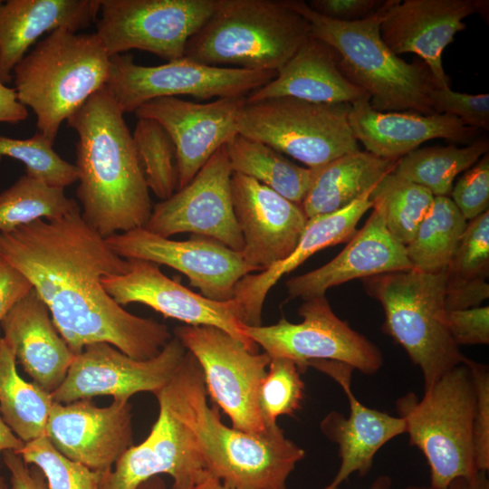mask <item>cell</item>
I'll use <instances>...</instances> for the list:
<instances>
[{
    "instance_id": "1",
    "label": "cell",
    "mask_w": 489,
    "mask_h": 489,
    "mask_svg": "<svg viewBox=\"0 0 489 489\" xmlns=\"http://www.w3.org/2000/svg\"><path fill=\"white\" fill-rule=\"evenodd\" d=\"M0 254L31 282L74 355L107 342L145 360L172 338L165 324L129 312L104 290L101 278L127 273L129 260L83 220L80 206L55 220L0 232Z\"/></svg>"
},
{
    "instance_id": "2",
    "label": "cell",
    "mask_w": 489,
    "mask_h": 489,
    "mask_svg": "<svg viewBox=\"0 0 489 489\" xmlns=\"http://www.w3.org/2000/svg\"><path fill=\"white\" fill-rule=\"evenodd\" d=\"M123 115L105 85L67 119L78 135L81 215L105 238L144 227L153 208Z\"/></svg>"
},
{
    "instance_id": "3",
    "label": "cell",
    "mask_w": 489,
    "mask_h": 489,
    "mask_svg": "<svg viewBox=\"0 0 489 489\" xmlns=\"http://www.w3.org/2000/svg\"><path fill=\"white\" fill-rule=\"evenodd\" d=\"M154 395L190 429L208 473L231 489H286L305 455L277 424L261 436L225 426L218 407L208 406L201 368L187 350L172 379Z\"/></svg>"
},
{
    "instance_id": "4",
    "label": "cell",
    "mask_w": 489,
    "mask_h": 489,
    "mask_svg": "<svg viewBox=\"0 0 489 489\" xmlns=\"http://www.w3.org/2000/svg\"><path fill=\"white\" fill-rule=\"evenodd\" d=\"M288 2L307 20L311 35L335 51L341 72L369 97L374 110L434 113L430 93L436 85L427 64L405 62L381 39L388 1L374 14L353 22L321 15L304 1Z\"/></svg>"
},
{
    "instance_id": "5",
    "label": "cell",
    "mask_w": 489,
    "mask_h": 489,
    "mask_svg": "<svg viewBox=\"0 0 489 489\" xmlns=\"http://www.w3.org/2000/svg\"><path fill=\"white\" fill-rule=\"evenodd\" d=\"M310 34L307 20L288 0H215L184 57L210 66L277 72Z\"/></svg>"
},
{
    "instance_id": "6",
    "label": "cell",
    "mask_w": 489,
    "mask_h": 489,
    "mask_svg": "<svg viewBox=\"0 0 489 489\" xmlns=\"http://www.w3.org/2000/svg\"><path fill=\"white\" fill-rule=\"evenodd\" d=\"M110 57L95 33L60 28L14 67L19 102L36 115L38 131L54 142L62 123L110 78Z\"/></svg>"
},
{
    "instance_id": "7",
    "label": "cell",
    "mask_w": 489,
    "mask_h": 489,
    "mask_svg": "<svg viewBox=\"0 0 489 489\" xmlns=\"http://www.w3.org/2000/svg\"><path fill=\"white\" fill-rule=\"evenodd\" d=\"M446 284V271L428 273L410 269L363 279L368 294L383 308V331L420 369L425 389L469 360L447 327Z\"/></svg>"
},
{
    "instance_id": "8",
    "label": "cell",
    "mask_w": 489,
    "mask_h": 489,
    "mask_svg": "<svg viewBox=\"0 0 489 489\" xmlns=\"http://www.w3.org/2000/svg\"><path fill=\"white\" fill-rule=\"evenodd\" d=\"M468 360L426 388L422 398L409 392L397 400L405 433L426 457L434 489L479 472L473 440L476 394Z\"/></svg>"
},
{
    "instance_id": "9",
    "label": "cell",
    "mask_w": 489,
    "mask_h": 489,
    "mask_svg": "<svg viewBox=\"0 0 489 489\" xmlns=\"http://www.w3.org/2000/svg\"><path fill=\"white\" fill-rule=\"evenodd\" d=\"M350 110L348 103L292 97L245 100L238 112L237 130L316 168L360 150L349 122Z\"/></svg>"
},
{
    "instance_id": "10",
    "label": "cell",
    "mask_w": 489,
    "mask_h": 489,
    "mask_svg": "<svg viewBox=\"0 0 489 489\" xmlns=\"http://www.w3.org/2000/svg\"><path fill=\"white\" fill-rule=\"evenodd\" d=\"M276 71L206 65L186 57L156 66L134 62L133 56L110 57L106 84L123 113L135 112L146 102L161 97L191 96L207 100L246 97L267 84Z\"/></svg>"
},
{
    "instance_id": "11",
    "label": "cell",
    "mask_w": 489,
    "mask_h": 489,
    "mask_svg": "<svg viewBox=\"0 0 489 489\" xmlns=\"http://www.w3.org/2000/svg\"><path fill=\"white\" fill-rule=\"evenodd\" d=\"M174 336L197 360L206 392L234 428L261 436L273 427H266L258 406V389L271 360L267 353L251 352L213 326H177Z\"/></svg>"
},
{
    "instance_id": "12",
    "label": "cell",
    "mask_w": 489,
    "mask_h": 489,
    "mask_svg": "<svg viewBox=\"0 0 489 489\" xmlns=\"http://www.w3.org/2000/svg\"><path fill=\"white\" fill-rule=\"evenodd\" d=\"M299 323L282 318L268 326L244 325V333L273 358H285L304 372L312 360H334L371 375L383 365L379 347L332 311L325 295L304 300Z\"/></svg>"
},
{
    "instance_id": "13",
    "label": "cell",
    "mask_w": 489,
    "mask_h": 489,
    "mask_svg": "<svg viewBox=\"0 0 489 489\" xmlns=\"http://www.w3.org/2000/svg\"><path fill=\"white\" fill-rule=\"evenodd\" d=\"M95 32L110 57L129 50L167 62L184 57L189 38L206 22L215 0H100Z\"/></svg>"
},
{
    "instance_id": "14",
    "label": "cell",
    "mask_w": 489,
    "mask_h": 489,
    "mask_svg": "<svg viewBox=\"0 0 489 489\" xmlns=\"http://www.w3.org/2000/svg\"><path fill=\"white\" fill-rule=\"evenodd\" d=\"M186 353L175 336L156 357L145 360L107 342L89 344L74 356L65 379L51 396L53 402L66 404L101 395L129 401L139 392L156 393L172 379Z\"/></svg>"
},
{
    "instance_id": "15",
    "label": "cell",
    "mask_w": 489,
    "mask_h": 489,
    "mask_svg": "<svg viewBox=\"0 0 489 489\" xmlns=\"http://www.w3.org/2000/svg\"><path fill=\"white\" fill-rule=\"evenodd\" d=\"M106 241L122 258L176 269L203 296L215 301L233 299L239 280L256 272L244 262L241 252L202 235H193L188 240L177 241L139 227L114 234Z\"/></svg>"
},
{
    "instance_id": "16",
    "label": "cell",
    "mask_w": 489,
    "mask_h": 489,
    "mask_svg": "<svg viewBox=\"0 0 489 489\" xmlns=\"http://www.w3.org/2000/svg\"><path fill=\"white\" fill-rule=\"evenodd\" d=\"M232 174L224 145L187 185L153 206L144 228L168 238L180 233H192L242 252L244 240L232 202Z\"/></svg>"
},
{
    "instance_id": "17",
    "label": "cell",
    "mask_w": 489,
    "mask_h": 489,
    "mask_svg": "<svg viewBox=\"0 0 489 489\" xmlns=\"http://www.w3.org/2000/svg\"><path fill=\"white\" fill-rule=\"evenodd\" d=\"M128 260L130 268L127 273L101 278L104 290L118 304L142 303L187 325L216 327L251 352H258V346L244 333L240 307L235 299L211 300L168 277L154 263Z\"/></svg>"
},
{
    "instance_id": "18",
    "label": "cell",
    "mask_w": 489,
    "mask_h": 489,
    "mask_svg": "<svg viewBox=\"0 0 489 489\" xmlns=\"http://www.w3.org/2000/svg\"><path fill=\"white\" fill-rule=\"evenodd\" d=\"M157 399L159 413L150 433L101 474L99 489H136L161 474L173 478L169 489H191L210 475L190 429L164 399Z\"/></svg>"
},
{
    "instance_id": "19",
    "label": "cell",
    "mask_w": 489,
    "mask_h": 489,
    "mask_svg": "<svg viewBox=\"0 0 489 489\" xmlns=\"http://www.w3.org/2000/svg\"><path fill=\"white\" fill-rule=\"evenodd\" d=\"M245 100L244 96H235L197 103L178 97H161L146 102L135 114L158 121L171 138L181 188L218 149L238 134L237 116Z\"/></svg>"
},
{
    "instance_id": "20",
    "label": "cell",
    "mask_w": 489,
    "mask_h": 489,
    "mask_svg": "<svg viewBox=\"0 0 489 489\" xmlns=\"http://www.w3.org/2000/svg\"><path fill=\"white\" fill-rule=\"evenodd\" d=\"M131 417L129 401L113 399L104 408L91 399L53 402L45 436L65 457L103 473L132 446Z\"/></svg>"
},
{
    "instance_id": "21",
    "label": "cell",
    "mask_w": 489,
    "mask_h": 489,
    "mask_svg": "<svg viewBox=\"0 0 489 489\" xmlns=\"http://www.w3.org/2000/svg\"><path fill=\"white\" fill-rule=\"evenodd\" d=\"M231 195L244 240L241 254L244 262L261 272L286 259L308 220L302 206L252 177L234 172Z\"/></svg>"
},
{
    "instance_id": "22",
    "label": "cell",
    "mask_w": 489,
    "mask_h": 489,
    "mask_svg": "<svg viewBox=\"0 0 489 489\" xmlns=\"http://www.w3.org/2000/svg\"><path fill=\"white\" fill-rule=\"evenodd\" d=\"M484 6L485 1L479 0H388L380 36L395 54L421 57L436 87L450 86L442 53L465 28L463 20Z\"/></svg>"
},
{
    "instance_id": "23",
    "label": "cell",
    "mask_w": 489,
    "mask_h": 489,
    "mask_svg": "<svg viewBox=\"0 0 489 489\" xmlns=\"http://www.w3.org/2000/svg\"><path fill=\"white\" fill-rule=\"evenodd\" d=\"M308 367L326 374L337 382L350 406L346 417L337 411L330 412L321 422L322 433L338 445L340 468L325 489H338L353 473L364 476L371 468L377 452L388 441L406 432L399 417L366 407L351 390L353 368L334 360H312Z\"/></svg>"
},
{
    "instance_id": "24",
    "label": "cell",
    "mask_w": 489,
    "mask_h": 489,
    "mask_svg": "<svg viewBox=\"0 0 489 489\" xmlns=\"http://www.w3.org/2000/svg\"><path fill=\"white\" fill-rule=\"evenodd\" d=\"M410 269L406 246L391 235L379 212L373 209L363 227L338 255L285 284L289 299L304 301L323 296L330 288L355 279Z\"/></svg>"
},
{
    "instance_id": "25",
    "label": "cell",
    "mask_w": 489,
    "mask_h": 489,
    "mask_svg": "<svg viewBox=\"0 0 489 489\" xmlns=\"http://www.w3.org/2000/svg\"><path fill=\"white\" fill-rule=\"evenodd\" d=\"M349 122L357 141L366 151L382 158L398 160L433 139L473 142L479 129L465 126L448 114L408 111H378L369 99L350 104Z\"/></svg>"
},
{
    "instance_id": "26",
    "label": "cell",
    "mask_w": 489,
    "mask_h": 489,
    "mask_svg": "<svg viewBox=\"0 0 489 489\" xmlns=\"http://www.w3.org/2000/svg\"><path fill=\"white\" fill-rule=\"evenodd\" d=\"M370 191L338 211L308 218L295 249L286 259L239 280L233 299L239 304L241 321L244 325H262L265 298L283 275L321 249L347 242L353 236L360 218L372 208Z\"/></svg>"
},
{
    "instance_id": "27",
    "label": "cell",
    "mask_w": 489,
    "mask_h": 489,
    "mask_svg": "<svg viewBox=\"0 0 489 489\" xmlns=\"http://www.w3.org/2000/svg\"><path fill=\"white\" fill-rule=\"evenodd\" d=\"M16 362L33 382L53 392L65 379L74 354L57 331L48 307L33 288L0 322Z\"/></svg>"
},
{
    "instance_id": "28",
    "label": "cell",
    "mask_w": 489,
    "mask_h": 489,
    "mask_svg": "<svg viewBox=\"0 0 489 489\" xmlns=\"http://www.w3.org/2000/svg\"><path fill=\"white\" fill-rule=\"evenodd\" d=\"M100 0H8L0 2V82L13 80L14 67L43 34L87 28L100 13Z\"/></svg>"
},
{
    "instance_id": "29",
    "label": "cell",
    "mask_w": 489,
    "mask_h": 489,
    "mask_svg": "<svg viewBox=\"0 0 489 489\" xmlns=\"http://www.w3.org/2000/svg\"><path fill=\"white\" fill-rule=\"evenodd\" d=\"M275 97L348 104L361 99L369 100L361 89L343 75L335 51L311 34L277 70L276 76L250 92L246 100L252 101Z\"/></svg>"
},
{
    "instance_id": "30",
    "label": "cell",
    "mask_w": 489,
    "mask_h": 489,
    "mask_svg": "<svg viewBox=\"0 0 489 489\" xmlns=\"http://www.w3.org/2000/svg\"><path fill=\"white\" fill-rule=\"evenodd\" d=\"M398 160L357 150L314 168L313 180L301 205L307 218L349 206L393 171Z\"/></svg>"
},
{
    "instance_id": "31",
    "label": "cell",
    "mask_w": 489,
    "mask_h": 489,
    "mask_svg": "<svg viewBox=\"0 0 489 489\" xmlns=\"http://www.w3.org/2000/svg\"><path fill=\"white\" fill-rule=\"evenodd\" d=\"M225 147L234 173L252 177L302 205L313 180L314 168L300 166L273 148L240 134Z\"/></svg>"
},
{
    "instance_id": "32",
    "label": "cell",
    "mask_w": 489,
    "mask_h": 489,
    "mask_svg": "<svg viewBox=\"0 0 489 489\" xmlns=\"http://www.w3.org/2000/svg\"><path fill=\"white\" fill-rule=\"evenodd\" d=\"M14 351L0 336V414L4 422L23 442L45 436L53 400L51 393L17 372Z\"/></svg>"
},
{
    "instance_id": "33",
    "label": "cell",
    "mask_w": 489,
    "mask_h": 489,
    "mask_svg": "<svg viewBox=\"0 0 489 489\" xmlns=\"http://www.w3.org/2000/svg\"><path fill=\"white\" fill-rule=\"evenodd\" d=\"M488 149L489 141L484 138L462 148L449 145L417 149L400 158L393 171L427 188L434 197H449L456 176L473 167Z\"/></svg>"
},
{
    "instance_id": "34",
    "label": "cell",
    "mask_w": 489,
    "mask_h": 489,
    "mask_svg": "<svg viewBox=\"0 0 489 489\" xmlns=\"http://www.w3.org/2000/svg\"><path fill=\"white\" fill-rule=\"evenodd\" d=\"M467 221L449 197H434L432 206L406 245L408 259L416 271H446Z\"/></svg>"
},
{
    "instance_id": "35",
    "label": "cell",
    "mask_w": 489,
    "mask_h": 489,
    "mask_svg": "<svg viewBox=\"0 0 489 489\" xmlns=\"http://www.w3.org/2000/svg\"><path fill=\"white\" fill-rule=\"evenodd\" d=\"M369 200L372 208L381 215L388 231L406 246L429 212L434 196L427 188L391 171L375 185Z\"/></svg>"
},
{
    "instance_id": "36",
    "label": "cell",
    "mask_w": 489,
    "mask_h": 489,
    "mask_svg": "<svg viewBox=\"0 0 489 489\" xmlns=\"http://www.w3.org/2000/svg\"><path fill=\"white\" fill-rule=\"evenodd\" d=\"M80 205L63 188L48 186L26 174L0 192V232H9L38 219L61 218Z\"/></svg>"
},
{
    "instance_id": "37",
    "label": "cell",
    "mask_w": 489,
    "mask_h": 489,
    "mask_svg": "<svg viewBox=\"0 0 489 489\" xmlns=\"http://www.w3.org/2000/svg\"><path fill=\"white\" fill-rule=\"evenodd\" d=\"M147 186L162 200L178 188L177 156L174 143L165 129L156 120L138 118L131 134Z\"/></svg>"
},
{
    "instance_id": "38",
    "label": "cell",
    "mask_w": 489,
    "mask_h": 489,
    "mask_svg": "<svg viewBox=\"0 0 489 489\" xmlns=\"http://www.w3.org/2000/svg\"><path fill=\"white\" fill-rule=\"evenodd\" d=\"M53 144L39 131L24 139L0 135V159L14 158L25 166L26 175L64 189L78 180V171L74 164L55 152Z\"/></svg>"
},
{
    "instance_id": "39",
    "label": "cell",
    "mask_w": 489,
    "mask_h": 489,
    "mask_svg": "<svg viewBox=\"0 0 489 489\" xmlns=\"http://www.w3.org/2000/svg\"><path fill=\"white\" fill-rule=\"evenodd\" d=\"M296 363L285 358H273L258 389V406L266 427L280 416H292L302 407L304 382Z\"/></svg>"
},
{
    "instance_id": "40",
    "label": "cell",
    "mask_w": 489,
    "mask_h": 489,
    "mask_svg": "<svg viewBox=\"0 0 489 489\" xmlns=\"http://www.w3.org/2000/svg\"><path fill=\"white\" fill-rule=\"evenodd\" d=\"M16 453L43 473L49 489H99L101 473L65 457L46 436L24 443Z\"/></svg>"
},
{
    "instance_id": "41",
    "label": "cell",
    "mask_w": 489,
    "mask_h": 489,
    "mask_svg": "<svg viewBox=\"0 0 489 489\" xmlns=\"http://www.w3.org/2000/svg\"><path fill=\"white\" fill-rule=\"evenodd\" d=\"M446 273V282L488 278L489 210L467 222Z\"/></svg>"
},
{
    "instance_id": "42",
    "label": "cell",
    "mask_w": 489,
    "mask_h": 489,
    "mask_svg": "<svg viewBox=\"0 0 489 489\" xmlns=\"http://www.w3.org/2000/svg\"><path fill=\"white\" fill-rule=\"evenodd\" d=\"M434 113L448 114L465 126L489 129V95L468 94L453 91L450 86L436 87L430 93Z\"/></svg>"
},
{
    "instance_id": "43",
    "label": "cell",
    "mask_w": 489,
    "mask_h": 489,
    "mask_svg": "<svg viewBox=\"0 0 489 489\" xmlns=\"http://www.w3.org/2000/svg\"><path fill=\"white\" fill-rule=\"evenodd\" d=\"M452 201L466 221L489 210V155L484 154L453 186Z\"/></svg>"
},
{
    "instance_id": "44",
    "label": "cell",
    "mask_w": 489,
    "mask_h": 489,
    "mask_svg": "<svg viewBox=\"0 0 489 489\" xmlns=\"http://www.w3.org/2000/svg\"><path fill=\"white\" fill-rule=\"evenodd\" d=\"M476 394L473 440L478 471L489 470V372L486 365L468 360Z\"/></svg>"
},
{
    "instance_id": "45",
    "label": "cell",
    "mask_w": 489,
    "mask_h": 489,
    "mask_svg": "<svg viewBox=\"0 0 489 489\" xmlns=\"http://www.w3.org/2000/svg\"><path fill=\"white\" fill-rule=\"evenodd\" d=\"M447 327L454 342L461 345L489 344V307L447 311Z\"/></svg>"
},
{
    "instance_id": "46",
    "label": "cell",
    "mask_w": 489,
    "mask_h": 489,
    "mask_svg": "<svg viewBox=\"0 0 489 489\" xmlns=\"http://www.w3.org/2000/svg\"><path fill=\"white\" fill-rule=\"evenodd\" d=\"M384 4L383 0H312L308 5L332 20L353 22L374 14Z\"/></svg>"
},
{
    "instance_id": "47",
    "label": "cell",
    "mask_w": 489,
    "mask_h": 489,
    "mask_svg": "<svg viewBox=\"0 0 489 489\" xmlns=\"http://www.w3.org/2000/svg\"><path fill=\"white\" fill-rule=\"evenodd\" d=\"M487 279L446 282L445 304L446 311L465 310L481 306L489 297Z\"/></svg>"
},
{
    "instance_id": "48",
    "label": "cell",
    "mask_w": 489,
    "mask_h": 489,
    "mask_svg": "<svg viewBox=\"0 0 489 489\" xmlns=\"http://www.w3.org/2000/svg\"><path fill=\"white\" fill-rule=\"evenodd\" d=\"M33 288L27 277L0 254V322Z\"/></svg>"
},
{
    "instance_id": "49",
    "label": "cell",
    "mask_w": 489,
    "mask_h": 489,
    "mask_svg": "<svg viewBox=\"0 0 489 489\" xmlns=\"http://www.w3.org/2000/svg\"><path fill=\"white\" fill-rule=\"evenodd\" d=\"M3 461L10 475L12 489H49L43 473L36 467H29L20 455L5 450Z\"/></svg>"
},
{
    "instance_id": "50",
    "label": "cell",
    "mask_w": 489,
    "mask_h": 489,
    "mask_svg": "<svg viewBox=\"0 0 489 489\" xmlns=\"http://www.w3.org/2000/svg\"><path fill=\"white\" fill-rule=\"evenodd\" d=\"M27 117V108L19 102L14 88L0 82V122L16 124Z\"/></svg>"
},
{
    "instance_id": "51",
    "label": "cell",
    "mask_w": 489,
    "mask_h": 489,
    "mask_svg": "<svg viewBox=\"0 0 489 489\" xmlns=\"http://www.w3.org/2000/svg\"><path fill=\"white\" fill-rule=\"evenodd\" d=\"M485 473L479 471L471 477L455 478L446 489H489V481Z\"/></svg>"
},
{
    "instance_id": "52",
    "label": "cell",
    "mask_w": 489,
    "mask_h": 489,
    "mask_svg": "<svg viewBox=\"0 0 489 489\" xmlns=\"http://www.w3.org/2000/svg\"><path fill=\"white\" fill-rule=\"evenodd\" d=\"M24 446L23 442L4 422L0 415V456L5 450L18 452Z\"/></svg>"
},
{
    "instance_id": "53",
    "label": "cell",
    "mask_w": 489,
    "mask_h": 489,
    "mask_svg": "<svg viewBox=\"0 0 489 489\" xmlns=\"http://www.w3.org/2000/svg\"><path fill=\"white\" fill-rule=\"evenodd\" d=\"M191 489H231L222 484L218 479L212 475L206 476L202 482Z\"/></svg>"
},
{
    "instance_id": "54",
    "label": "cell",
    "mask_w": 489,
    "mask_h": 489,
    "mask_svg": "<svg viewBox=\"0 0 489 489\" xmlns=\"http://www.w3.org/2000/svg\"><path fill=\"white\" fill-rule=\"evenodd\" d=\"M136 489H168L164 480L159 475L153 476L141 483Z\"/></svg>"
},
{
    "instance_id": "55",
    "label": "cell",
    "mask_w": 489,
    "mask_h": 489,
    "mask_svg": "<svg viewBox=\"0 0 489 489\" xmlns=\"http://www.w3.org/2000/svg\"><path fill=\"white\" fill-rule=\"evenodd\" d=\"M391 486V479L387 475L378 477L369 489H389Z\"/></svg>"
},
{
    "instance_id": "56",
    "label": "cell",
    "mask_w": 489,
    "mask_h": 489,
    "mask_svg": "<svg viewBox=\"0 0 489 489\" xmlns=\"http://www.w3.org/2000/svg\"><path fill=\"white\" fill-rule=\"evenodd\" d=\"M0 489H12L11 485H9L6 481L5 480L4 476L0 475Z\"/></svg>"
},
{
    "instance_id": "57",
    "label": "cell",
    "mask_w": 489,
    "mask_h": 489,
    "mask_svg": "<svg viewBox=\"0 0 489 489\" xmlns=\"http://www.w3.org/2000/svg\"><path fill=\"white\" fill-rule=\"evenodd\" d=\"M406 489H434L431 486H417V485H411L407 487Z\"/></svg>"
},
{
    "instance_id": "58",
    "label": "cell",
    "mask_w": 489,
    "mask_h": 489,
    "mask_svg": "<svg viewBox=\"0 0 489 489\" xmlns=\"http://www.w3.org/2000/svg\"><path fill=\"white\" fill-rule=\"evenodd\" d=\"M0 2H1V0H0Z\"/></svg>"
}]
</instances>
